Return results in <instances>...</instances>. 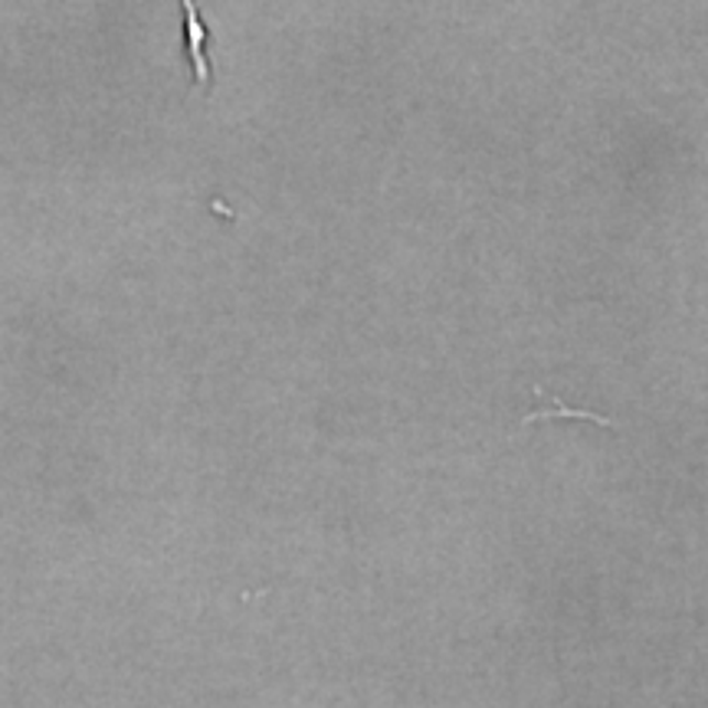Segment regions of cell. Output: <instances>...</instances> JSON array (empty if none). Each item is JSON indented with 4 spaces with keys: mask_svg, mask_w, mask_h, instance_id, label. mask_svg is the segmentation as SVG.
Segmentation results:
<instances>
[{
    "mask_svg": "<svg viewBox=\"0 0 708 708\" xmlns=\"http://www.w3.org/2000/svg\"><path fill=\"white\" fill-rule=\"evenodd\" d=\"M184 7V33H187V53H190V66H194V86L207 89L210 86V63L204 56V43H207V26L200 20V10L194 7V0H181Z\"/></svg>",
    "mask_w": 708,
    "mask_h": 708,
    "instance_id": "obj_1",
    "label": "cell"
},
{
    "mask_svg": "<svg viewBox=\"0 0 708 708\" xmlns=\"http://www.w3.org/2000/svg\"><path fill=\"white\" fill-rule=\"evenodd\" d=\"M535 411L532 414H525V421L522 424H535V421H548V417H558V421H590V424H600V426H613V421H607V417H597L593 411H574V407H567L565 401H558L555 394H548L545 388H538L535 384Z\"/></svg>",
    "mask_w": 708,
    "mask_h": 708,
    "instance_id": "obj_2",
    "label": "cell"
}]
</instances>
